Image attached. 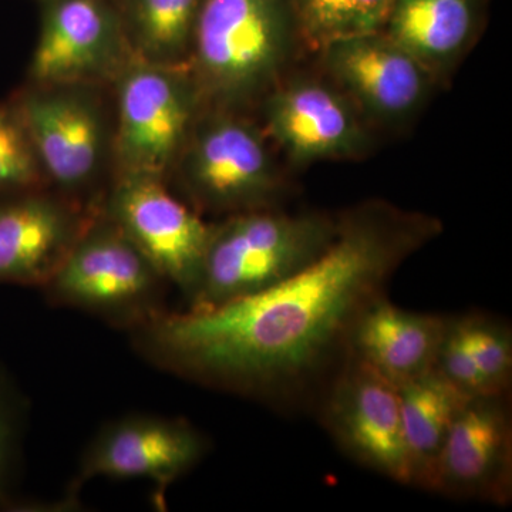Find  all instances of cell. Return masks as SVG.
<instances>
[{"mask_svg": "<svg viewBox=\"0 0 512 512\" xmlns=\"http://www.w3.org/2000/svg\"><path fill=\"white\" fill-rule=\"evenodd\" d=\"M440 231L429 215L367 202L340 215L329 247L301 271L215 308L158 313L130 330L134 346L191 382L278 409L318 407L363 313Z\"/></svg>", "mask_w": 512, "mask_h": 512, "instance_id": "6da1fadb", "label": "cell"}, {"mask_svg": "<svg viewBox=\"0 0 512 512\" xmlns=\"http://www.w3.org/2000/svg\"><path fill=\"white\" fill-rule=\"evenodd\" d=\"M293 30L288 0H202L188 70L205 107L237 111L268 93Z\"/></svg>", "mask_w": 512, "mask_h": 512, "instance_id": "7a4b0ae2", "label": "cell"}, {"mask_svg": "<svg viewBox=\"0 0 512 512\" xmlns=\"http://www.w3.org/2000/svg\"><path fill=\"white\" fill-rule=\"evenodd\" d=\"M339 217L264 208L211 225L197 291L187 309H210L284 281L311 264L335 238Z\"/></svg>", "mask_w": 512, "mask_h": 512, "instance_id": "3957f363", "label": "cell"}, {"mask_svg": "<svg viewBox=\"0 0 512 512\" xmlns=\"http://www.w3.org/2000/svg\"><path fill=\"white\" fill-rule=\"evenodd\" d=\"M114 90V177L168 181L205 107L188 67L131 59Z\"/></svg>", "mask_w": 512, "mask_h": 512, "instance_id": "277c9868", "label": "cell"}, {"mask_svg": "<svg viewBox=\"0 0 512 512\" xmlns=\"http://www.w3.org/2000/svg\"><path fill=\"white\" fill-rule=\"evenodd\" d=\"M173 177L195 211L224 217L271 208L282 190L264 133L232 110L202 111Z\"/></svg>", "mask_w": 512, "mask_h": 512, "instance_id": "5b68a950", "label": "cell"}, {"mask_svg": "<svg viewBox=\"0 0 512 512\" xmlns=\"http://www.w3.org/2000/svg\"><path fill=\"white\" fill-rule=\"evenodd\" d=\"M165 285L143 252L100 208L42 291L57 305L133 330L165 311Z\"/></svg>", "mask_w": 512, "mask_h": 512, "instance_id": "8992f818", "label": "cell"}, {"mask_svg": "<svg viewBox=\"0 0 512 512\" xmlns=\"http://www.w3.org/2000/svg\"><path fill=\"white\" fill-rule=\"evenodd\" d=\"M103 89L26 83L10 97L28 128L47 187L84 204L111 163L113 121Z\"/></svg>", "mask_w": 512, "mask_h": 512, "instance_id": "52a82bcc", "label": "cell"}, {"mask_svg": "<svg viewBox=\"0 0 512 512\" xmlns=\"http://www.w3.org/2000/svg\"><path fill=\"white\" fill-rule=\"evenodd\" d=\"M101 212L190 302L200 284L212 224L175 197L168 181L151 177H113Z\"/></svg>", "mask_w": 512, "mask_h": 512, "instance_id": "ba28073f", "label": "cell"}, {"mask_svg": "<svg viewBox=\"0 0 512 512\" xmlns=\"http://www.w3.org/2000/svg\"><path fill=\"white\" fill-rule=\"evenodd\" d=\"M131 59L116 0H40L28 83L111 86Z\"/></svg>", "mask_w": 512, "mask_h": 512, "instance_id": "9c48e42d", "label": "cell"}, {"mask_svg": "<svg viewBox=\"0 0 512 512\" xmlns=\"http://www.w3.org/2000/svg\"><path fill=\"white\" fill-rule=\"evenodd\" d=\"M316 409L346 456L380 476L410 485L396 384L352 356L329 384Z\"/></svg>", "mask_w": 512, "mask_h": 512, "instance_id": "30bf717a", "label": "cell"}, {"mask_svg": "<svg viewBox=\"0 0 512 512\" xmlns=\"http://www.w3.org/2000/svg\"><path fill=\"white\" fill-rule=\"evenodd\" d=\"M207 450V439L184 419L137 414L111 421L84 451L67 503L87 481L107 477L151 481L163 505L167 488L197 466Z\"/></svg>", "mask_w": 512, "mask_h": 512, "instance_id": "8fae6325", "label": "cell"}, {"mask_svg": "<svg viewBox=\"0 0 512 512\" xmlns=\"http://www.w3.org/2000/svg\"><path fill=\"white\" fill-rule=\"evenodd\" d=\"M100 208L52 188L0 197V284L45 288Z\"/></svg>", "mask_w": 512, "mask_h": 512, "instance_id": "7c38bea8", "label": "cell"}, {"mask_svg": "<svg viewBox=\"0 0 512 512\" xmlns=\"http://www.w3.org/2000/svg\"><path fill=\"white\" fill-rule=\"evenodd\" d=\"M266 131L298 164L352 160L370 148L365 119L338 86L296 79L264 101Z\"/></svg>", "mask_w": 512, "mask_h": 512, "instance_id": "4fadbf2b", "label": "cell"}, {"mask_svg": "<svg viewBox=\"0 0 512 512\" xmlns=\"http://www.w3.org/2000/svg\"><path fill=\"white\" fill-rule=\"evenodd\" d=\"M319 53L335 86L362 116L379 123H403L414 116L436 79L382 30L340 40Z\"/></svg>", "mask_w": 512, "mask_h": 512, "instance_id": "5bb4252c", "label": "cell"}, {"mask_svg": "<svg viewBox=\"0 0 512 512\" xmlns=\"http://www.w3.org/2000/svg\"><path fill=\"white\" fill-rule=\"evenodd\" d=\"M429 491L505 505L512 495V424L507 394L470 400L448 431Z\"/></svg>", "mask_w": 512, "mask_h": 512, "instance_id": "9a60e30c", "label": "cell"}, {"mask_svg": "<svg viewBox=\"0 0 512 512\" xmlns=\"http://www.w3.org/2000/svg\"><path fill=\"white\" fill-rule=\"evenodd\" d=\"M453 316L410 312L389 301L373 303L357 322L352 356L397 387L436 369Z\"/></svg>", "mask_w": 512, "mask_h": 512, "instance_id": "2e32d148", "label": "cell"}, {"mask_svg": "<svg viewBox=\"0 0 512 512\" xmlns=\"http://www.w3.org/2000/svg\"><path fill=\"white\" fill-rule=\"evenodd\" d=\"M477 25L478 0H393L382 32L437 77L464 55Z\"/></svg>", "mask_w": 512, "mask_h": 512, "instance_id": "e0dca14e", "label": "cell"}, {"mask_svg": "<svg viewBox=\"0 0 512 512\" xmlns=\"http://www.w3.org/2000/svg\"><path fill=\"white\" fill-rule=\"evenodd\" d=\"M399 397L410 485L429 491L448 431L474 397L437 369L400 386Z\"/></svg>", "mask_w": 512, "mask_h": 512, "instance_id": "ac0fdd59", "label": "cell"}, {"mask_svg": "<svg viewBox=\"0 0 512 512\" xmlns=\"http://www.w3.org/2000/svg\"><path fill=\"white\" fill-rule=\"evenodd\" d=\"M131 55L188 67L202 0H116Z\"/></svg>", "mask_w": 512, "mask_h": 512, "instance_id": "d6986e66", "label": "cell"}, {"mask_svg": "<svg viewBox=\"0 0 512 512\" xmlns=\"http://www.w3.org/2000/svg\"><path fill=\"white\" fill-rule=\"evenodd\" d=\"M295 29L312 50L383 30L393 0H288Z\"/></svg>", "mask_w": 512, "mask_h": 512, "instance_id": "ffe728a7", "label": "cell"}, {"mask_svg": "<svg viewBox=\"0 0 512 512\" xmlns=\"http://www.w3.org/2000/svg\"><path fill=\"white\" fill-rule=\"evenodd\" d=\"M47 187L18 107L0 101V197Z\"/></svg>", "mask_w": 512, "mask_h": 512, "instance_id": "44dd1931", "label": "cell"}, {"mask_svg": "<svg viewBox=\"0 0 512 512\" xmlns=\"http://www.w3.org/2000/svg\"><path fill=\"white\" fill-rule=\"evenodd\" d=\"M468 349L494 396L510 393L512 335L505 323L481 313L458 316Z\"/></svg>", "mask_w": 512, "mask_h": 512, "instance_id": "7402d4cb", "label": "cell"}, {"mask_svg": "<svg viewBox=\"0 0 512 512\" xmlns=\"http://www.w3.org/2000/svg\"><path fill=\"white\" fill-rule=\"evenodd\" d=\"M436 369L470 396H494L468 349L460 318L451 319L437 357Z\"/></svg>", "mask_w": 512, "mask_h": 512, "instance_id": "603a6c76", "label": "cell"}, {"mask_svg": "<svg viewBox=\"0 0 512 512\" xmlns=\"http://www.w3.org/2000/svg\"><path fill=\"white\" fill-rule=\"evenodd\" d=\"M19 409L9 384L0 375V505L16 507L12 485L19 443Z\"/></svg>", "mask_w": 512, "mask_h": 512, "instance_id": "cb8c5ba5", "label": "cell"}]
</instances>
